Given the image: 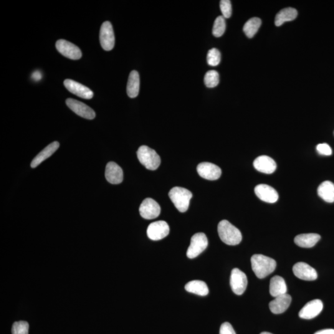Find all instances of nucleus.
<instances>
[{"mask_svg":"<svg viewBox=\"0 0 334 334\" xmlns=\"http://www.w3.org/2000/svg\"><path fill=\"white\" fill-rule=\"evenodd\" d=\"M250 262L253 272L259 278H264L272 274L277 266L274 259L262 254L253 255Z\"/></svg>","mask_w":334,"mask_h":334,"instance_id":"obj_1","label":"nucleus"},{"mask_svg":"<svg viewBox=\"0 0 334 334\" xmlns=\"http://www.w3.org/2000/svg\"><path fill=\"white\" fill-rule=\"evenodd\" d=\"M218 233L222 241L230 246H235L242 242L241 232L226 220L219 222Z\"/></svg>","mask_w":334,"mask_h":334,"instance_id":"obj_2","label":"nucleus"},{"mask_svg":"<svg viewBox=\"0 0 334 334\" xmlns=\"http://www.w3.org/2000/svg\"><path fill=\"white\" fill-rule=\"evenodd\" d=\"M168 196L179 212H185L188 211L189 202L193 196L191 192L188 189L181 187H174L169 191Z\"/></svg>","mask_w":334,"mask_h":334,"instance_id":"obj_3","label":"nucleus"},{"mask_svg":"<svg viewBox=\"0 0 334 334\" xmlns=\"http://www.w3.org/2000/svg\"><path fill=\"white\" fill-rule=\"evenodd\" d=\"M138 158L142 165L150 170H156L161 165L160 156L153 149L142 146L137 152Z\"/></svg>","mask_w":334,"mask_h":334,"instance_id":"obj_4","label":"nucleus"},{"mask_svg":"<svg viewBox=\"0 0 334 334\" xmlns=\"http://www.w3.org/2000/svg\"><path fill=\"white\" fill-rule=\"evenodd\" d=\"M208 246V240L203 233H197L192 237L191 244L187 250L186 255L189 259L198 256Z\"/></svg>","mask_w":334,"mask_h":334,"instance_id":"obj_5","label":"nucleus"},{"mask_svg":"<svg viewBox=\"0 0 334 334\" xmlns=\"http://www.w3.org/2000/svg\"><path fill=\"white\" fill-rule=\"evenodd\" d=\"M230 285L235 294L237 295L244 294L248 285L246 274L237 268L233 269L230 277Z\"/></svg>","mask_w":334,"mask_h":334,"instance_id":"obj_6","label":"nucleus"},{"mask_svg":"<svg viewBox=\"0 0 334 334\" xmlns=\"http://www.w3.org/2000/svg\"><path fill=\"white\" fill-rule=\"evenodd\" d=\"M101 46L105 51H110L115 46V38L112 25L109 21L103 22L100 30Z\"/></svg>","mask_w":334,"mask_h":334,"instance_id":"obj_7","label":"nucleus"},{"mask_svg":"<svg viewBox=\"0 0 334 334\" xmlns=\"http://www.w3.org/2000/svg\"><path fill=\"white\" fill-rule=\"evenodd\" d=\"M56 48L61 54L72 60H79L82 57V52L77 45L65 40H58Z\"/></svg>","mask_w":334,"mask_h":334,"instance_id":"obj_8","label":"nucleus"},{"mask_svg":"<svg viewBox=\"0 0 334 334\" xmlns=\"http://www.w3.org/2000/svg\"><path fill=\"white\" fill-rule=\"evenodd\" d=\"M161 211L159 204L151 198L144 199L139 207V213L141 217L148 220L157 218L160 215Z\"/></svg>","mask_w":334,"mask_h":334,"instance_id":"obj_9","label":"nucleus"},{"mask_svg":"<svg viewBox=\"0 0 334 334\" xmlns=\"http://www.w3.org/2000/svg\"><path fill=\"white\" fill-rule=\"evenodd\" d=\"M169 228L165 221H160L152 223L147 230V234L152 240L158 241L166 238L169 234Z\"/></svg>","mask_w":334,"mask_h":334,"instance_id":"obj_10","label":"nucleus"},{"mask_svg":"<svg viewBox=\"0 0 334 334\" xmlns=\"http://www.w3.org/2000/svg\"><path fill=\"white\" fill-rule=\"evenodd\" d=\"M66 103L71 110L81 117L88 119V120H92L95 117V111L85 103L73 99V98H68L66 101Z\"/></svg>","mask_w":334,"mask_h":334,"instance_id":"obj_11","label":"nucleus"},{"mask_svg":"<svg viewBox=\"0 0 334 334\" xmlns=\"http://www.w3.org/2000/svg\"><path fill=\"white\" fill-rule=\"evenodd\" d=\"M197 173L200 176L208 180H217L222 174L221 169L214 164L202 163L197 167Z\"/></svg>","mask_w":334,"mask_h":334,"instance_id":"obj_12","label":"nucleus"},{"mask_svg":"<svg viewBox=\"0 0 334 334\" xmlns=\"http://www.w3.org/2000/svg\"><path fill=\"white\" fill-rule=\"evenodd\" d=\"M293 272L296 277L303 280L313 281L318 278L316 270L305 262H300L295 264Z\"/></svg>","mask_w":334,"mask_h":334,"instance_id":"obj_13","label":"nucleus"},{"mask_svg":"<svg viewBox=\"0 0 334 334\" xmlns=\"http://www.w3.org/2000/svg\"><path fill=\"white\" fill-rule=\"evenodd\" d=\"M254 192L258 198L268 203H275L278 201V194L272 187L267 184H259L255 187Z\"/></svg>","mask_w":334,"mask_h":334,"instance_id":"obj_14","label":"nucleus"},{"mask_svg":"<svg viewBox=\"0 0 334 334\" xmlns=\"http://www.w3.org/2000/svg\"><path fill=\"white\" fill-rule=\"evenodd\" d=\"M65 87L70 92L85 99H90L93 96V93L89 88L79 83L72 80H66L64 82Z\"/></svg>","mask_w":334,"mask_h":334,"instance_id":"obj_15","label":"nucleus"},{"mask_svg":"<svg viewBox=\"0 0 334 334\" xmlns=\"http://www.w3.org/2000/svg\"><path fill=\"white\" fill-rule=\"evenodd\" d=\"M323 309L322 301L320 300L310 301L301 310L299 316L304 320H311L320 315Z\"/></svg>","mask_w":334,"mask_h":334,"instance_id":"obj_16","label":"nucleus"},{"mask_svg":"<svg viewBox=\"0 0 334 334\" xmlns=\"http://www.w3.org/2000/svg\"><path fill=\"white\" fill-rule=\"evenodd\" d=\"M253 166L257 171L265 174L274 173L277 168L274 159L267 156L258 157L253 163Z\"/></svg>","mask_w":334,"mask_h":334,"instance_id":"obj_17","label":"nucleus"},{"mask_svg":"<svg viewBox=\"0 0 334 334\" xmlns=\"http://www.w3.org/2000/svg\"><path fill=\"white\" fill-rule=\"evenodd\" d=\"M105 178L111 184H120L123 181V172L121 167L113 162L106 166Z\"/></svg>","mask_w":334,"mask_h":334,"instance_id":"obj_18","label":"nucleus"},{"mask_svg":"<svg viewBox=\"0 0 334 334\" xmlns=\"http://www.w3.org/2000/svg\"><path fill=\"white\" fill-rule=\"evenodd\" d=\"M292 302V297L290 295L286 294L275 297L274 300L269 303V308L271 312L278 315L284 313L289 307Z\"/></svg>","mask_w":334,"mask_h":334,"instance_id":"obj_19","label":"nucleus"},{"mask_svg":"<svg viewBox=\"0 0 334 334\" xmlns=\"http://www.w3.org/2000/svg\"><path fill=\"white\" fill-rule=\"evenodd\" d=\"M59 146L60 144L57 141H55L54 143L49 144V146H47L44 150L40 152V153L33 159L31 164H30V166H31L32 168H36V167L39 166L40 164L43 163V162L46 160L48 158H49L50 156H52L53 154L57 151V149L59 148Z\"/></svg>","mask_w":334,"mask_h":334,"instance_id":"obj_20","label":"nucleus"},{"mask_svg":"<svg viewBox=\"0 0 334 334\" xmlns=\"http://www.w3.org/2000/svg\"><path fill=\"white\" fill-rule=\"evenodd\" d=\"M321 236L316 234H301L295 238V244L298 247L310 249L315 246L316 244L320 241Z\"/></svg>","mask_w":334,"mask_h":334,"instance_id":"obj_21","label":"nucleus"},{"mask_svg":"<svg viewBox=\"0 0 334 334\" xmlns=\"http://www.w3.org/2000/svg\"><path fill=\"white\" fill-rule=\"evenodd\" d=\"M269 290L270 295L275 298L286 294L287 287L284 279L278 275L273 277L270 280Z\"/></svg>","mask_w":334,"mask_h":334,"instance_id":"obj_22","label":"nucleus"},{"mask_svg":"<svg viewBox=\"0 0 334 334\" xmlns=\"http://www.w3.org/2000/svg\"><path fill=\"white\" fill-rule=\"evenodd\" d=\"M139 88H140V78L139 75L136 71H132L129 76L127 88V93L130 98H135L139 94Z\"/></svg>","mask_w":334,"mask_h":334,"instance_id":"obj_23","label":"nucleus"},{"mask_svg":"<svg viewBox=\"0 0 334 334\" xmlns=\"http://www.w3.org/2000/svg\"><path fill=\"white\" fill-rule=\"evenodd\" d=\"M318 194L324 201L334 202V184L330 181H325L318 188Z\"/></svg>","mask_w":334,"mask_h":334,"instance_id":"obj_24","label":"nucleus"},{"mask_svg":"<svg viewBox=\"0 0 334 334\" xmlns=\"http://www.w3.org/2000/svg\"><path fill=\"white\" fill-rule=\"evenodd\" d=\"M298 12L293 7H287L278 12L275 16V24L276 26H280L286 22L292 21L297 18Z\"/></svg>","mask_w":334,"mask_h":334,"instance_id":"obj_25","label":"nucleus"},{"mask_svg":"<svg viewBox=\"0 0 334 334\" xmlns=\"http://www.w3.org/2000/svg\"><path fill=\"white\" fill-rule=\"evenodd\" d=\"M185 290L189 293L204 297L208 295L209 288L206 283L201 280H193L187 283Z\"/></svg>","mask_w":334,"mask_h":334,"instance_id":"obj_26","label":"nucleus"},{"mask_svg":"<svg viewBox=\"0 0 334 334\" xmlns=\"http://www.w3.org/2000/svg\"><path fill=\"white\" fill-rule=\"evenodd\" d=\"M261 23V20L258 17L250 18L244 25L245 34L248 37L252 38L259 30Z\"/></svg>","mask_w":334,"mask_h":334,"instance_id":"obj_27","label":"nucleus"},{"mask_svg":"<svg viewBox=\"0 0 334 334\" xmlns=\"http://www.w3.org/2000/svg\"><path fill=\"white\" fill-rule=\"evenodd\" d=\"M219 83V74L215 70L209 71L205 75L204 84L206 87L213 88L216 87Z\"/></svg>","mask_w":334,"mask_h":334,"instance_id":"obj_28","label":"nucleus"},{"mask_svg":"<svg viewBox=\"0 0 334 334\" xmlns=\"http://www.w3.org/2000/svg\"><path fill=\"white\" fill-rule=\"evenodd\" d=\"M226 29V22L222 16L217 17L215 20L212 34L215 37H220L222 36Z\"/></svg>","mask_w":334,"mask_h":334,"instance_id":"obj_29","label":"nucleus"},{"mask_svg":"<svg viewBox=\"0 0 334 334\" xmlns=\"http://www.w3.org/2000/svg\"><path fill=\"white\" fill-rule=\"evenodd\" d=\"M221 60V54L219 50L217 49H212L209 50L207 56V63L211 67H216L219 65Z\"/></svg>","mask_w":334,"mask_h":334,"instance_id":"obj_30","label":"nucleus"},{"mask_svg":"<svg viewBox=\"0 0 334 334\" xmlns=\"http://www.w3.org/2000/svg\"><path fill=\"white\" fill-rule=\"evenodd\" d=\"M29 325L26 321L15 322L12 327V334H29Z\"/></svg>","mask_w":334,"mask_h":334,"instance_id":"obj_31","label":"nucleus"},{"mask_svg":"<svg viewBox=\"0 0 334 334\" xmlns=\"http://www.w3.org/2000/svg\"><path fill=\"white\" fill-rule=\"evenodd\" d=\"M220 7L224 18H229L232 16V7L231 1L230 0H222L220 2Z\"/></svg>","mask_w":334,"mask_h":334,"instance_id":"obj_32","label":"nucleus"},{"mask_svg":"<svg viewBox=\"0 0 334 334\" xmlns=\"http://www.w3.org/2000/svg\"><path fill=\"white\" fill-rule=\"evenodd\" d=\"M316 149L321 155L330 156L333 154L332 149L329 144L326 143L318 144L316 147Z\"/></svg>","mask_w":334,"mask_h":334,"instance_id":"obj_33","label":"nucleus"},{"mask_svg":"<svg viewBox=\"0 0 334 334\" xmlns=\"http://www.w3.org/2000/svg\"><path fill=\"white\" fill-rule=\"evenodd\" d=\"M220 334H236L232 326L229 323L222 324L220 329Z\"/></svg>","mask_w":334,"mask_h":334,"instance_id":"obj_34","label":"nucleus"},{"mask_svg":"<svg viewBox=\"0 0 334 334\" xmlns=\"http://www.w3.org/2000/svg\"><path fill=\"white\" fill-rule=\"evenodd\" d=\"M42 78V73H40L39 71H36V72H34L32 75V80H34L35 82H39V81L41 80Z\"/></svg>","mask_w":334,"mask_h":334,"instance_id":"obj_35","label":"nucleus"},{"mask_svg":"<svg viewBox=\"0 0 334 334\" xmlns=\"http://www.w3.org/2000/svg\"><path fill=\"white\" fill-rule=\"evenodd\" d=\"M315 334H334V330H325L318 331Z\"/></svg>","mask_w":334,"mask_h":334,"instance_id":"obj_36","label":"nucleus"},{"mask_svg":"<svg viewBox=\"0 0 334 334\" xmlns=\"http://www.w3.org/2000/svg\"><path fill=\"white\" fill-rule=\"evenodd\" d=\"M260 334H272L269 333H267V332H264V333H262Z\"/></svg>","mask_w":334,"mask_h":334,"instance_id":"obj_37","label":"nucleus"}]
</instances>
